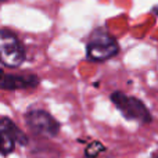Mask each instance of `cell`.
I'll list each match as a JSON object with an SVG mask.
<instances>
[{
  "label": "cell",
  "mask_w": 158,
  "mask_h": 158,
  "mask_svg": "<svg viewBox=\"0 0 158 158\" xmlns=\"http://www.w3.org/2000/svg\"><path fill=\"white\" fill-rule=\"evenodd\" d=\"M25 60V50L14 33L0 29V64L7 68H18Z\"/></svg>",
  "instance_id": "3"
},
{
  "label": "cell",
  "mask_w": 158,
  "mask_h": 158,
  "mask_svg": "<svg viewBox=\"0 0 158 158\" xmlns=\"http://www.w3.org/2000/svg\"><path fill=\"white\" fill-rule=\"evenodd\" d=\"M3 2H6V0H0V3H3Z\"/></svg>",
  "instance_id": "9"
},
{
  "label": "cell",
  "mask_w": 158,
  "mask_h": 158,
  "mask_svg": "<svg viewBox=\"0 0 158 158\" xmlns=\"http://www.w3.org/2000/svg\"><path fill=\"white\" fill-rule=\"evenodd\" d=\"M0 129L4 131V132H7V133L14 139L15 143H19V144H22V146L28 144L27 135H25L24 132H22L21 129H19L18 126L10 119V118H7V117L0 118Z\"/></svg>",
  "instance_id": "6"
},
{
  "label": "cell",
  "mask_w": 158,
  "mask_h": 158,
  "mask_svg": "<svg viewBox=\"0 0 158 158\" xmlns=\"http://www.w3.org/2000/svg\"><path fill=\"white\" fill-rule=\"evenodd\" d=\"M15 147V142L14 139L7 133V132L0 129V154L2 156H8L14 151Z\"/></svg>",
  "instance_id": "7"
},
{
  "label": "cell",
  "mask_w": 158,
  "mask_h": 158,
  "mask_svg": "<svg viewBox=\"0 0 158 158\" xmlns=\"http://www.w3.org/2000/svg\"><path fill=\"white\" fill-rule=\"evenodd\" d=\"M111 101L117 110L129 121H137L140 123H151L153 122V115H151L150 110L144 106L142 100L136 97L128 96L125 93L119 92H112L110 96Z\"/></svg>",
  "instance_id": "2"
},
{
  "label": "cell",
  "mask_w": 158,
  "mask_h": 158,
  "mask_svg": "<svg viewBox=\"0 0 158 158\" xmlns=\"http://www.w3.org/2000/svg\"><path fill=\"white\" fill-rule=\"evenodd\" d=\"M25 122L32 132L39 136L56 137L60 132V123L54 119L52 114L44 110H31L25 114Z\"/></svg>",
  "instance_id": "4"
},
{
  "label": "cell",
  "mask_w": 158,
  "mask_h": 158,
  "mask_svg": "<svg viewBox=\"0 0 158 158\" xmlns=\"http://www.w3.org/2000/svg\"><path fill=\"white\" fill-rule=\"evenodd\" d=\"M119 52L117 39L104 29H96L90 35L86 44V56L89 60L101 63L115 57Z\"/></svg>",
  "instance_id": "1"
},
{
  "label": "cell",
  "mask_w": 158,
  "mask_h": 158,
  "mask_svg": "<svg viewBox=\"0 0 158 158\" xmlns=\"http://www.w3.org/2000/svg\"><path fill=\"white\" fill-rule=\"evenodd\" d=\"M151 158H157V156H156V153L153 154V156H151Z\"/></svg>",
  "instance_id": "8"
},
{
  "label": "cell",
  "mask_w": 158,
  "mask_h": 158,
  "mask_svg": "<svg viewBox=\"0 0 158 158\" xmlns=\"http://www.w3.org/2000/svg\"><path fill=\"white\" fill-rule=\"evenodd\" d=\"M39 85V78L36 75H14L6 74L0 69V90H22L33 89Z\"/></svg>",
  "instance_id": "5"
}]
</instances>
